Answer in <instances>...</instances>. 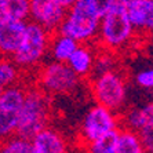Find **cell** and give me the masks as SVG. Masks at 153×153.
Returning <instances> with one entry per match:
<instances>
[{
  "label": "cell",
  "instance_id": "obj_1",
  "mask_svg": "<svg viewBox=\"0 0 153 153\" xmlns=\"http://www.w3.org/2000/svg\"><path fill=\"white\" fill-rule=\"evenodd\" d=\"M50 113L51 101L48 94L39 87H30L25 90L15 135L30 141L40 130L47 127Z\"/></svg>",
  "mask_w": 153,
  "mask_h": 153
},
{
  "label": "cell",
  "instance_id": "obj_2",
  "mask_svg": "<svg viewBox=\"0 0 153 153\" xmlns=\"http://www.w3.org/2000/svg\"><path fill=\"white\" fill-rule=\"evenodd\" d=\"M135 30L132 28L127 13V6L120 1L112 6L101 17L98 37L103 48L108 51L123 50L132 40Z\"/></svg>",
  "mask_w": 153,
  "mask_h": 153
},
{
  "label": "cell",
  "instance_id": "obj_3",
  "mask_svg": "<svg viewBox=\"0 0 153 153\" xmlns=\"http://www.w3.org/2000/svg\"><path fill=\"white\" fill-rule=\"evenodd\" d=\"M101 17L85 0H76L66 10L57 32L75 39L79 44H87L98 37Z\"/></svg>",
  "mask_w": 153,
  "mask_h": 153
},
{
  "label": "cell",
  "instance_id": "obj_4",
  "mask_svg": "<svg viewBox=\"0 0 153 153\" xmlns=\"http://www.w3.org/2000/svg\"><path fill=\"white\" fill-rule=\"evenodd\" d=\"M91 94L97 103L120 113L127 103V83L119 69L91 77Z\"/></svg>",
  "mask_w": 153,
  "mask_h": 153
},
{
  "label": "cell",
  "instance_id": "obj_5",
  "mask_svg": "<svg viewBox=\"0 0 153 153\" xmlns=\"http://www.w3.org/2000/svg\"><path fill=\"white\" fill-rule=\"evenodd\" d=\"M51 35L53 33L40 26L39 24L33 21L28 22L24 39L13 55V61L18 68L30 69L33 66H37L48 51Z\"/></svg>",
  "mask_w": 153,
  "mask_h": 153
},
{
  "label": "cell",
  "instance_id": "obj_6",
  "mask_svg": "<svg viewBox=\"0 0 153 153\" xmlns=\"http://www.w3.org/2000/svg\"><path fill=\"white\" fill-rule=\"evenodd\" d=\"M37 83L39 88L48 95H66L77 90L80 76L76 75L66 62L51 61L39 71Z\"/></svg>",
  "mask_w": 153,
  "mask_h": 153
},
{
  "label": "cell",
  "instance_id": "obj_7",
  "mask_svg": "<svg viewBox=\"0 0 153 153\" xmlns=\"http://www.w3.org/2000/svg\"><path fill=\"white\" fill-rule=\"evenodd\" d=\"M24 97L25 87L18 83L0 94V141L15 135Z\"/></svg>",
  "mask_w": 153,
  "mask_h": 153
},
{
  "label": "cell",
  "instance_id": "obj_8",
  "mask_svg": "<svg viewBox=\"0 0 153 153\" xmlns=\"http://www.w3.org/2000/svg\"><path fill=\"white\" fill-rule=\"evenodd\" d=\"M119 116L111 109L95 103L88 109L80 127V139L84 145L101 138L106 132L119 128Z\"/></svg>",
  "mask_w": 153,
  "mask_h": 153
},
{
  "label": "cell",
  "instance_id": "obj_9",
  "mask_svg": "<svg viewBox=\"0 0 153 153\" xmlns=\"http://www.w3.org/2000/svg\"><path fill=\"white\" fill-rule=\"evenodd\" d=\"M65 14L66 8L57 0H29V18L51 33L58 30Z\"/></svg>",
  "mask_w": 153,
  "mask_h": 153
},
{
  "label": "cell",
  "instance_id": "obj_10",
  "mask_svg": "<svg viewBox=\"0 0 153 153\" xmlns=\"http://www.w3.org/2000/svg\"><path fill=\"white\" fill-rule=\"evenodd\" d=\"M26 21L0 19V57H13L26 30Z\"/></svg>",
  "mask_w": 153,
  "mask_h": 153
},
{
  "label": "cell",
  "instance_id": "obj_11",
  "mask_svg": "<svg viewBox=\"0 0 153 153\" xmlns=\"http://www.w3.org/2000/svg\"><path fill=\"white\" fill-rule=\"evenodd\" d=\"M32 148L35 153H68V142L64 135L55 128L44 127L32 139Z\"/></svg>",
  "mask_w": 153,
  "mask_h": 153
},
{
  "label": "cell",
  "instance_id": "obj_12",
  "mask_svg": "<svg viewBox=\"0 0 153 153\" xmlns=\"http://www.w3.org/2000/svg\"><path fill=\"white\" fill-rule=\"evenodd\" d=\"M127 13L135 32H150L153 29V0H138L128 4Z\"/></svg>",
  "mask_w": 153,
  "mask_h": 153
},
{
  "label": "cell",
  "instance_id": "obj_13",
  "mask_svg": "<svg viewBox=\"0 0 153 153\" xmlns=\"http://www.w3.org/2000/svg\"><path fill=\"white\" fill-rule=\"evenodd\" d=\"M95 55L97 54L94 53V50L90 46H87V44H79L77 48L69 57L66 64L69 65V68L75 72L77 76L87 77L93 72Z\"/></svg>",
  "mask_w": 153,
  "mask_h": 153
},
{
  "label": "cell",
  "instance_id": "obj_14",
  "mask_svg": "<svg viewBox=\"0 0 153 153\" xmlns=\"http://www.w3.org/2000/svg\"><path fill=\"white\" fill-rule=\"evenodd\" d=\"M79 43L75 39H72L66 35H62L59 32H54L50 39V46L48 51L51 54L53 61L58 62H68L73 51L77 48Z\"/></svg>",
  "mask_w": 153,
  "mask_h": 153
},
{
  "label": "cell",
  "instance_id": "obj_15",
  "mask_svg": "<svg viewBox=\"0 0 153 153\" xmlns=\"http://www.w3.org/2000/svg\"><path fill=\"white\" fill-rule=\"evenodd\" d=\"M153 119V102H148L141 106H132L123 113V128H128L138 132L148 120Z\"/></svg>",
  "mask_w": 153,
  "mask_h": 153
},
{
  "label": "cell",
  "instance_id": "obj_16",
  "mask_svg": "<svg viewBox=\"0 0 153 153\" xmlns=\"http://www.w3.org/2000/svg\"><path fill=\"white\" fill-rule=\"evenodd\" d=\"M29 18V0H0V19H19Z\"/></svg>",
  "mask_w": 153,
  "mask_h": 153
},
{
  "label": "cell",
  "instance_id": "obj_17",
  "mask_svg": "<svg viewBox=\"0 0 153 153\" xmlns=\"http://www.w3.org/2000/svg\"><path fill=\"white\" fill-rule=\"evenodd\" d=\"M116 153H146V150L139 139L138 132L128 128H121L119 130Z\"/></svg>",
  "mask_w": 153,
  "mask_h": 153
},
{
  "label": "cell",
  "instance_id": "obj_18",
  "mask_svg": "<svg viewBox=\"0 0 153 153\" xmlns=\"http://www.w3.org/2000/svg\"><path fill=\"white\" fill-rule=\"evenodd\" d=\"M119 138V128L112 130L106 132L101 138L95 139L93 142L85 145L87 153H116V146H117Z\"/></svg>",
  "mask_w": 153,
  "mask_h": 153
},
{
  "label": "cell",
  "instance_id": "obj_19",
  "mask_svg": "<svg viewBox=\"0 0 153 153\" xmlns=\"http://www.w3.org/2000/svg\"><path fill=\"white\" fill-rule=\"evenodd\" d=\"M19 68L14 61L8 58H0V90H6L18 83Z\"/></svg>",
  "mask_w": 153,
  "mask_h": 153
},
{
  "label": "cell",
  "instance_id": "obj_20",
  "mask_svg": "<svg viewBox=\"0 0 153 153\" xmlns=\"http://www.w3.org/2000/svg\"><path fill=\"white\" fill-rule=\"evenodd\" d=\"M0 142V153H35L32 142L22 137L13 135Z\"/></svg>",
  "mask_w": 153,
  "mask_h": 153
},
{
  "label": "cell",
  "instance_id": "obj_21",
  "mask_svg": "<svg viewBox=\"0 0 153 153\" xmlns=\"http://www.w3.org/2000/svg\"><path fill=\"white\" fill-rule=\"evenodd\" d=\"M113 69H117L116 68V58L112 55V51H108L106 54H102V55H95L94 68L90 76L95 77V76H100L105 72L113 71Z\"/></svg>",
  "mask_w": 153,
  "mask_h": 153
},
{
  "label": "cell",
  "instance_id": "obj_22",
  "mask_svg": "<svg viewBox=\"0 0 153 153\" xmlns=\"http://www.w3.org/2000/svg\"><path fill=\"white\" fill-rule=\"evenodd\" d=\"M138 137L146 153H153V119L146 121L145 126L138 131Z\"/></svg>",
  "mask_w": 153,
  "mask_h": 153
},
{
  "label": "cell",
  "instance_id": "obj_23",
  "mask_svg": "<svg viewBox=\"0 0 153 153\" xmlns=\"http://www.w3.org/2000/svg\"><path fill=\"white\" fill-rule=\"evenodd\" d=\"M134 82L138 87L148 91H153V68L141 69L134 76Z\"/></svg>",
  "mask_w": 153,
  "mask_h": 153
},
{
  "label": "cell",
  "instance_id": "obj_24",
  "mask_svg": "<svg viewBox=\"0 0 153 153\" xmlns=\"http://www.w3.org/2000/svg\"><path fill=\"white\" fill-rule=\"evenodd\" d=\"M85 1L97 11V14L100 15V17H102L116 1H119V0H85Z\"/></svg>",
  "mask_w": 153,
  "mask_h": 153
},
{
  "label": "cell",
  "instance_id": "obj_25",
  "mask_svg": "<svg viewBox=\"0 0 153 153\" xmlns=\"http://www.w3.org/2000/svg\"><path fill=\"white\" fill-rule=\"evenodd\" d=\"M57 1L61 4V6H62V7H65V8H66V10H68V8L71 7L72 4L75 3L76 0H57Z\"/></svg>",
  "mask_w": 153,
  "mask_h": 153
},
{
  "label": "cell",
  "instance_id": "obj_26",
  "mask_svg": "<svg viewBox=\"0 0 153 153\" xmlns=\"http://www.w3.org/2000/svg\"><path fill=\"white\" fill-rule=\"evenodd\" d=\"M120 3H123V4H126V6H128V4H131V3H134V1H138V0H119Z\"/></svg>",
  "mask_w": 153,
  "mask_h": 153
},
{
  "label": "cell",
  "instance_id": "obj_27",
  "mask_svg": "<svg viewBox=\"0 0 153 153\" xmlns=\"http://www.w3.org/2000/svg\"><path fill=\"white\" fill-rule=\"evenodd\" d=\"M150 46H152V48H153V29L150 30Z\"/></svg>",
  "mask_w": 153,
  "mask_h": 153
},
{
  "label": "cell",
  "instance_id": "obj_28",
  "mask_svg": "<svg viewBox=\"0 0 153 153\" xmlns=\"http://www.w3.org/2000/svg\"><path fill=\"white\" fill-rule=\"evenodd\" d=\"M1 93H3V90H0V94H1Z\"/></svg>",
  "mask_w": 153,
  "mask_h": 153
}]
</instances>
